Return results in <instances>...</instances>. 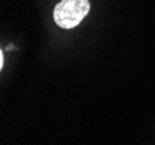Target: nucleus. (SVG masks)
I'll list each match as a JSON object with an SVG mask.
<instances>
[{
  "label": "nucleus",
  "mask_w": 155,
  "mask_h": 145,
  "mask_svg": "<svg viewBox=\"0 0 155 145\" xmlns=\"http://www.w3.org/2000/svg\"><path fill=\"white\" fill-rule=\"evenodd\" d=\"M91 9L88 0H61L53 11V20L60 28L71 29L78 26Z\"/></svg>",
  "instance_id": "1"
},
{
  "label": "nucleus",
  "mask_w": 155,
  "mask_h": 145,
  "mask_svg": "<svg viewBox=\"0 0 155 145\" xmlns=\"http://www.w3.org/2000/svg\"><path fill=\"white\" fill-rule=\"evenodd\" d=\"M0 67H2V65H4V56H2V51L0 52Z\"/></svg>",
  "instance_id": "2"
}]
</instances>
